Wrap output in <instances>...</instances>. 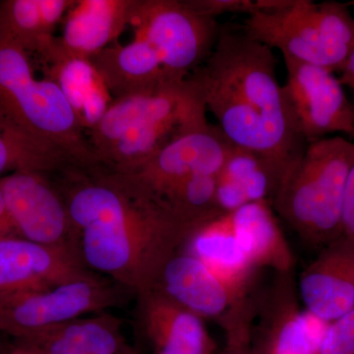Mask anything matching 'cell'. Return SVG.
Wrapping results in <instances>:
<instances>
[{"label":"cell","mask_w":354,"mask_h":354,"mask_svg":"<svg viewBox=\"0 0 354 354\" xmlns=\"http://www.w3.org/2000/svg\"><path fill=\"white\" fill-rule=\"evenodd\" d=\"M58 172L84 264L136 295L155 286L192 239L164 203L127 174L71 165Z\"/></svg>","instance_id":"obj_1"},{"label":"cell","mask_w":354,"mask_h":354,"mask_svg":"<svg viewBox=\"0 0 354 354\" xmlns=\"http://www.w3.org/2000/svg\"><path fill=\"white\" fill-rule=\"evenodd\" d=\"M232 146L258 156L279 176L307 147L269 46L243 27L221 28L211 55L187 77Z\"/></svg>","instance_id":"obj_2"},{"label":"cell","mask_w":354,"mask_h":354,"mask_svg":"<svg viewBox=\"0 0 354 354\" xmlns=\"http://www.w3.org/2000/svg\"><path fill=\"white\" fill-rule=\"evenodd\" d=\"M208 122L201 95L186 78L113 100L88 140L102 169L128 174L177 137Z\"/></svg>","instance_id":"obj_3"},{"label":"cell","mask_w":354,"mask_h":354,"mask_svg":"<svg viewBox=\"0 0 354 354\" xmlns=\"http://www.w3.org/2000/svg\"><path fill=\"white\" fill-rule=\"evenodd\" d=\"M0 120L68 165L100 167L62 88L37 78L31 53L0 31Z\"/></svg>","instance_id":"obj_4"},{"label":"cell","mask_w":354,"mask_h":354,"mask_svg":"<svg viewBox=\"0 0 354 354\" xmlns=\"http://www.w3.org/2000/svg\"><path fill=\"white\" fill-rule=\"evenodd\" d=\"M354 142L326 137L307 144L272 197L274 208L307 243L327 246L342 236V208Z\"/></svg>","instance_id":"obj_5"},{"label":"cell","mask_w":354,"mask_h":354,"mask_svg":"<svg viewBox=\"0 0 354 354\" xmlns=\"http://www.w3.org/2000/svg\"><path fill=\"white\" fill-rule=\"evenodd\" d=\"M243 28L283 57L334 73L341 72L354 50V17L348 3L293 0L285 8L247 16Z\"/></svg>","instance_id":"obj_6"},{"label":"cell","mask_w":354,"mask_h":354,"mask_svg":"<svg viewBox=\"0 0 354 354\" xmlns=\"http://www.w3.org/2000/svg\"><path fill=\"white\" fill-rule=\"evenodd\" d=\"M129 25L135 38L152 46L174 80H185L207 59L221 28L187 0H135Z\"/></svg>","instance_id":"obj_7"},{"label":"cell","mask_w":354,"mask_h":354,"mask_svg":"<svg viewBox=\"0 0 354 354\" xmlns=\"http://www.w3.org/2000/svg\"><path fill=\"white\" fill-rule=\"evenodd\" d=\"M129 291L94 274L50 288L0 295V332L16 339L102 312L122 301Z\"/></svg>","instance_id":"obj_8"},{"label":"cell","mask_w":354,"mask_h":354,"mask_svg":"<svg viewBox=\"0 0 354 354\" xmlns=\"http://www.w3.org/2000/svg\"><path fill=\"white\" fill-rule=\"evenodd\" d=\"M153 288L200 317L215 320L225 330V348H248L252 334V309L201 261L189 253H177L165 265Z\"/></svg>","instance_id":"obj_9"},{"label":"cell","mask_w":354,"mask_h":354,"mask_svg":"<svg viewBox=\"0 0 354 354\" xmlns=\"http://www.w3.org/2000/svg\"><path fill=\"white\" fill-rule=\"evenodd\" d=\"M46 174L21 169L0 178V190L16 234L41 245L80 254L66 203Z\"/></svg>","instance_id":"obj_10"},{"label":"cell","mask_w":354,"mask_h":354,"mask_svg":"<svg viewBox=\"0 0 354 354\" xmlns=\"http://www.w3.org/2000/svg\"><path fill=\"white\" fill-rule=\"evenodd\" d=\"M286 94L307 143L341 133L354 139V104L334 72L283 57Z\"/></svg>","instance_id":"obj_11"},{"label":"cell","mask_w":354,"mask_h":354,"mask_svg":"<svg viewBox=\"0 0 354 354\" xmlns=\"http://www.w3.org/2000/svg\"><path fill=\"white\" fill-rule=\"evenodd\" d=\"M234 148L218 127L208 122L177 137L127 176L160 200L189 177L218 176Z\"/></svg>","instance_id":"obj_12"},{"label":"cell","mask_w":354,"mask_h":354,"mask_svg":"<svg viewBox=\"0 0 354 354\" xmlns=\"http://www.w3.org/2000/svg\"><path fill=\"white\" fill-rule=\"evenodd\" d=\"M94 274L74 251L18 236L0 239V295L50 288Z\"/></svg>","instance_id":"obj_13"},{"label":"cell","mask_w":354,"mask_h":354,"mask_svg":"<svg viewBox=\"0 0 354 354\" xmlns=\"http://www.w3.org/2000/svg\"><path fill=\"white\" fill-rule=\"evenodd\" d=\"M135 0H74L64 18L62 37H55L41 62L57 57L90 59L114 43L129 25Z\"/></svg>","instance_id":"obj_14"},{"label":"cell","mask_w":354,"mask_h":354,"mask_svg":"<svg viewBox=\"0 0 354 354\" xmlns=\"http://www.w3.org/2000/svg\"><path fill=\"white\" fill-rule=\"evenodd\" d=\"M140 330L153 354H215L200 317L152 288L137 295Z\"/></svg>","instance_id":"obj_15"},{"label":"cell","mask_w":354,"mask_h":354,"mask_svg":"<svg viewBox=\"0 0 354 354\" xmlns=\"http://www.w3.org/2000/svg\"><path fill=\"white\" fill-rule=\"evenodd\" d=\"M306 311L333 322L354 308V242L339 239L325 247L300 276Z\"/></svg>","instance_id":"obj_16"},{"label":"cell","mask_w":354,"mask_h":354,"mask_svg":"<svg viewBox=\"0 0 354 354\" xmlns=\"http://www.w3.org/2000/svg\"><path fill=\"white\" fill-rule=\"evenodd\" d=\"M291 272L277 274L251 335V354H314L302 320Z\"/></svg>","instance_id":"obj_17"},{"label":"cell","mask_w":354,"mask_h":354,"mask_svg":"<svg viewBox=\"0 0 354 354\" xmlns=\"http://www.w3.org/2000/svg\"><path fill=\"white\" fill-rule=\"evenodd\" d=\"M113 100L153 92L174 80L165 71L150 44L135 38L113 44L90 58Z\"/></svg>","instance_id":"obj_18"},{"label":"cell","mask_w":354,"mask_h":354,"mask_svg":"<svg viewBox=\"0 0 354 354\" xmlns=\"http://www.w3.org/2000/svg\"><path fill=\"white\" fill-rule=\"evenodd\" d=\"M189 254L198 258L221 283L248 298L255 267L242 248L228 214L198 230L188 242Z\"/></svg>","instance_id":"obj_19"},{"label":"cell","mask_w":354,"mask_h":354,"mask_svg":"<svg viewBox=\"0 0 354 354\" xmlns=\"http://www.w3.org/2000/svg\"><path fill=\"white\" fill-rule=\"evenodd\" d=\"M235 234L255 269L292 272L295 257L268 201L250 203L227 213Z\"/></svg>","instance_id":"obj_20"},{"label":"cell","mask_w":354,"mask_h":354,"mask_svg":"<svg viewBox=\"0 0 354 354\" xmlns=\"http://www.w3.org/2000/svg\"><path fill=\"white\" fill-rule=\"evenodd\" d=\"M41 64L46 77L62 88L84 131H90L113 101L91 60L57 57Z\"/></svg>","instance_id":"obj_21"},{"label":"cell","mask_w":354,"mask_h":354,"mask_svg":"<svg viewBox=\"0 0 354 354\" xmlns=\"http://www.w3.org/2000/svg\"><path fill=\"white\" fill-rule=\"evenodd\" d=\"M279 176L263 158L234 147L216 176V196L221 213L274 197Z\"/></svg>","instance_id":"obj_22"},{"label":"cell","mask_w":354,"mask_h":354,"mask_svg":"<svg viewBox=\"0 0 354 354\" xmlns=\"http://www.w3.org/2000/svg\"><path fill=\"white\" fill-rule=\"evenodd\" d=\"M74 0H6L0 2V31L29 53H44Z\"/></svg>","instance_id":"obj_23"},{"label":"cell","mask_w":354,"mask_h":354,"mask_svg":"<svg viewBox=\"0 0 354 354\" xmlns=\"http://www.w3.org/2000/svg\"><path fill=\"white\" fill-rule=\"evenodd\" d=\"M172 216L194 235L225 215L216 196V176H195L172 188L160 199Z\"/></svg>","instance_id":"obj_24"},{"label":"cell","mask_w":354,"mask_h":354,"mask_svg":"<svg viewBox=\"0 0 354 354\" xmlns=\"http://www.w3.org/2000/svg\"><path fill=\"white\" fill-rule=\"evenodd\" d=\"M121 324L118 317L102 313L43 330L66 339L87 354H141L125 339Z\"/></svg>","instance_id":"obj_25"},{"label":"cell","mask_w":354,"mask_h":354,"mask_svg":"<svg viewBox=\"0 0 354 354\" xmlns=\"http://www.w3.org/2000/svg\"><path fill=\"white\" fill-rule=\"evenodd\" d=\"M68 167L0 120V176L7 171H37L53 174Z\"/></svg>","instance_id":"obj_26"},{"label":"cell","mask_w":354,"mask_h":354,"mask_svg":"<svg viewBox=\"0 0 354 354\" xmlns=\"http://www.w3.org/2000/svg\"><path fill=\"white\" fill-rule=\"evenodd\" d=\"M315 354H354V308L329 324Z\"/></svg>","instance_id":"obj_27"},{"label":"cell","mask_w":354,"mask_h":354,"mask_svg":"<svg viewBox=\"0 0 354 354\" xmlns=\"http://www.w3.org/2000/svg\"><path fill=\"white\" fill-rule=\"evenodd\" d=\"M198 12L216 19L228 13H244L247 16L259 11L258 0H187Z\"/></svg>","instance_id":"obj_28"},{"label":"cell","mask_w":354,"mask_h":354,"mask_svg":"<svg viewBox=\"0 0 354 354\" xmlns=\"http://www.w3.org/2000/svg\"><path fill=\"white\" fill-rule=\"evenodd\" d=\"M16 341L24 342L41 354H87L66 339L44 330Z\"/></svg>","instance_id":"obj_29"},{"label":"cell","mask_w":354,"mask_h":354,"mask_svg":"<svg viewBox=\"0 0 354 354\" xmlns=\"http://www.w3.org/2000/svg\"><path fill=\"white\" fill-rule=\"evenodd\" d=\"M342 237L354 242V162L349 171L344 193Z\"/></svg>","instance_id":"obj_30"},{"label":"cell","mask_w":354,"mask_h":354,"mask_svg":"<svg viewBox=\"0 0 354 354\" xmlns=\"http://www.w3.org/2000/svg\"><path fill=\"white\" fill-rule=\"evenodd\" d=\"M11 236H18V235L16 234L12 221L8 215L6 203H4L1 190H0V239Z\"/></svg>","instance_id":"obj_31"},{"label":"cell","mask_w":354,"mask_h":354,"mask_svg":"<svg viewBox=\"0 0 354 354\" xmlns=\"http://www.w3.org/2000/svg\"><path fill=\"white\" fill-rule=\"evenodd\" d=\"M339 74L341 76L339 79L342 85L348 86V88L354 90V50L349 55Z\"/></svg>","instance_id":"obj_32"},{"label":"cell","mask_w":354,"mask_h":354,"mask_svg":"<svg viewBox=\"0 0 354 354\" xmlns=\"http://www.w3.org/2000/svg\"><path fill=\"white\" fill-rule=\"evenodd\" d=\"M8 354H36L34 349L24 342L16 341L15 344L11 346Z\"/></svg>","instance_id":"obj_33"},{"label":"cell","mask_w":354,"mask_h":354,"mask_svg":"<svg viewBox=\"0 0 354 354\" xmlns=\"http://www.w3.org/2000/svg\"><path fill=\"white\" fill-rule=\"evenodd\" d=\"M223 354H251L249 348L227 349L225 348Z\"/></svg>","instance_id":"obj_34"},{"label":"cell","mask_w":354,"mask_h":354,"mask_svg":"<svg viewBox=\"0 0 354 354\" xmlns=\"http://www.w3.org/2000/svg\"><path fill=\"white\" fill-rule=\"evenodd\" d=\"M11 346H8L6 342L0 339V354H8L10 351Z\"/></svg>","instance_id":"obj_35"},{"label":"cell","mask_w":354,"mask_h":354,"mask_svg":"<svg viewBox=\"0 0 354 354\" xmlns=\"http://www.w3.org/2000/svg\"><path fill=\"white\" fill-rule=\"evenodd\" d=\"M18 342H19V341H18ZM31 348H32V346H31ZM32 348L34 349L35 353H36V354H41V353H39L38 351H36V349H35L34 348Z\"/></svg>","instance_id":"obj_36"},{"label":"cell","mask_w":354,"mask_h":354,"mask_svg":"<svg viewBox=\"0 0 354 354\" xmlns=\"http://www.w3.org/2000/svg\"><path fill=\"white\" fill-rule=\"evenodd\" d=\"M349 4V6H353L354 7V1L353 2H351V3H348Z\"/></svg>","instance_id":"obj_37"}]
</instances>
